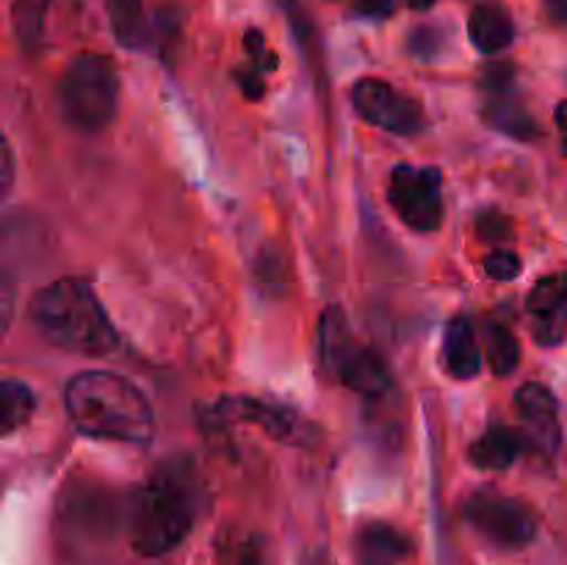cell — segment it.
I'll return each mask as SVG.
<instances>
[{"instance_id":"obj_1","label":"cell","mask_w":567,"mask_h":565,"mask_svg":"<svg viewBox=\"0 0 567 565\" xmlns=\"http://www.w3.org/2000/svg\"><path fill=\"white\" fill-rule=\"evenodd\" d=\"M205 485L197 469L183 458L161 463L133 496L131 543L142 557H164L181 546L197 524Z\"/></svg>"},{"instance_id":"obj_2","label":"cell","mask_w":567,"mask_h":565,"mask_svg":"<svg viewBox=\"0 0 567 565\" xmlns=\"http://www.w3.org/2000/svg\"><path fill=\"white\" fill-rule=\"evenodd\" d=\"M64 408L78 432L100 441L147 446L155 419L147 397L114 371H81L64 388Z\"/></svg>"},{"instance_id":"obj_3","label":"cell","mask_w":567,"mask_h":565,"mask_svg":"<svg viewBox=\"0 0 567 565\" xmlns=\"http://www.w3.org/2000/svg\"><path fill=\"white\" fill-rule=\"evenodd\" d=\"M31 319L44 338L66 352L103 358L116 352L120 336L83 277H61L31 299Z\"/></svg>"},{"instance_id":"obj_4","label":"cell","mask_w":567,"mask_h":565,"mask_svg":"<svg viewBox=\"0 0 567 565\" xmlns=\"http://www.w3.org/2000/svg\"><path fill=\"white\" fill-rule=\"evenodd\" d=\"M61 114L75 131L100 133L114 122L120 105V75L109 55L83 53L59 83Z\"/></svg>"},{"instance_id":"obj_5","label":"cell","mask_w":567,"mask_h":565,"mask_svg":"<svg viewBox=\"0 0 567 565\" xmlns=\"http://www.w3.org/2000/svg\"><path fill=\"white\" fill-rule=\"evenodd\" d=\"M321 363L338 377L347 388L363 393V397H382L391 391L393 380L385 360L371 349L358 347L347 332V319L338 308L327 310L321 321V341H319Z\"/></svg>"},{"instance_id":"obj_6","label":"cell","mask_w":567,"mask_h":565,"mask_svg":"<svg viewBox=\"0 0 567 565\" xmlns=\"http://www.w3.org/2000/svg\"><path fill=\"white\" fill-rule=\"evenodd\" d=\"M463 515L482 537L502 548H524L537 535L535 510L520 499L504 496V493H474L465 502Z\"/></svg>"},{"instance_id":"obj_7","label":"cell","mask_w":567,"mask_h":565,"mask_svg":"<svg viewBox=\"0 0 567 565\" xmlns=\"http://www.w3.org/2000/svg\"><path fill=\"white\" fill-rule=\"evenodd\" d=\"M388 199L408 227L419 233H432L443 222L441 172L435 166L399 164L391 172Z\"/></svg>"},{"instance_id":"obj_8","label":"cell","mask_w":567,"mask_h":565,"mask_svg":"<svg viewBox=\"0 0 567 565\" xmlns=\"http://www.w3.org/2000/svg\"><path fill=\"white\" fill-rule=\"evenodd\" d=\"M354 111L371 125L382 127L399 136H413L424 125V111L408 94L396 92L388 81L380 78H363L352 89Z\"/></svg>"},{"instance_id":"obj_9","label":"cell","mask_w":567,"mask_h":565,"mask_svg":"<svg viewBox=\"0 0 567 565\" xmlns=\"http://www.w3.org/2000/svg\"><path fill=\"white\" fill-rule=\"evenodd\" d=\"M526 308L537 319L535 336L537 341L551 347L559 343L567 332V275H546L535 282V288L526 297Z\"/></svg>"},{"instance_id":"obj_10","label":"cell","mask_w":567,"mask_h":565,"mask_svg":"<svg viewBox=\"0 0 567 565\" xmlns=\"http://www.w3.org/2000/svg\"><path fill=\"white\" fill-rule=\"evenodd\" d=\"M518 413L529 430L532 443L540 452L551 454L559 443V421H557V399L543 382H526L518 388Z\"/></svg>"},{"instance_id":"obj_11","label":"cell","mask_w":567,"mask_h":565,"mask_svg":"<svg viewBox=\"0 0 567 565\" xmlns=\"http://www.w3.org/2000/svg\"><path fill=\"white\" fill-rule=\"evenodd\" d=\"M210 415H214L219 424H227V421H247V424H258L260 430L280 438V441H291V438L297 435V419H293V413H288L286 408H277V404L260 402V399H249V397L221 399Z\"/></svg>"},{"instance_id":"obj_12","label":"cell","mask_w":567,"mask_h":565,"mask_svg":"<svg viewBox=\"0 0 567 565\" xmlns=\"http://www.w3.org/2000/svg\"><path fill=\"white\" fill-rule=\"evenodd\" d=\"M413 554V543L391 524H365L354 537L358 565H402Z\"/></svg>"},{"instance_id":"obj_13","label":"cell","mask_w":567,"mask_h":565,"mask_svg":"<svg viewBox=\"0 0 567 565\" xmlns=\"http://www.w3.org/2000/svg\"><path fill=\"white\" fill-rule=\"evenodd\" d=\"M468 37L480 53H502L515 42L513 14L498 3H480L468 17Z\"/></svg>"},{"instance_id":"obj_14","label":"cell","mask_w":567,"mask_h":565,"mask_svg":"<svg viewBox=\"0 0 567 565\" xmlns=\"http://www.w3.org/2000/svg\"><path fill=\"white\" fill-rule=\"evenodd\" d=\"M443 358H446V369L452 371L457 380H471L480 374L482 369V349L476 341L474 325L465 316L452 319L446 327V341H443Z\"/></svg>"},{"instance_id":"obj_15","label":"cell","mask_w":567,"mask_h":565,"mask_svg":"<svg viewBox=\"0 0 567 565\" xmlns=\"http://www.w3.org/2000/svg\"><path fill=\"white\" fill-rule=\"evenodd\" d=\"M485 120L491 122L496 131L507 133V136L513 138H520V142H529V138L540 136L537 120L520 105V100L513 97L509 89H504V92H491V97H487L485 103Z\"/></svg>"},{"instance_id":"obj_16","label":"cell","mask_w":567,"mask_h":565,"mask_svg":"<svg viewBox=\"0 0 567 565\" xmlns=\"http://www.w3.org/2000/svg\"><path fill=\"white\" fill-rule=\"evenodd\" d=\"M520 449H524V441H520L518 432H513L504 424H496L487 432H482L480 441L471 446V460H474L480 469L504 471L518 460Z\"/></svg>"},{"instance_id":"obj_17","label":"cell","mask_w":567,"mask_h":565,"mask_svg":"<svg viewBox=\"0 0 567 565\" xmlns=\"http://www.w3.org/2000/svg\"><path fill=\"white\" fill-rule=\"evenodd\" d=\"M105 11H109V22L114 28V37L125 48L138 50L147 44L150 39V20L144 0H105Z\"/></svg>"},{"instance_id":"obj_18","label":"cell","mask_w":567,"mask_h":565,"mask_svg":"<svg viewBox=\"0 0 567 565\" xmlns=\"http://www.w3.org/2000/svg\"><path fill=\"white\" fill-rule=\"evenodd\" d=\"M482 343H485L487 363H491V369L498 377H507L518 369L520 343L515 338V332H509L507 327L496 325V321H487L485 330H482Z\"/></svg>"},{"instance_id":"obj_19","label":"cell","mask_w":567,"mask_h":565,"mask_svg":"<svg viewBox=\"0 0 567 565\" xmlns=\"http://www.w3.org/2000/svg\"><path fill=\"white\" fill-rule=\"evenodd\" d=\"M50 0H14L11 3V28L20 48L33 50L42 42L44 22H48Z\"/></svg>"},{"instance_id":"obj_20","label":"cell","mask_w":567,"mask_h":565,"mask_svg":"<svg viewBox=\"0 0 567 565\" xmlns=\"http://www.w3.org/2000/svg\"><path fill=\"white\" fill-rule=\"evenodd\" d=\"M33 408H37V402H33L31 388L25 382L6 380L0 386V432L11 435L17 427H22L31 419Z\"/></svg>"},{"instance_id":"obj_21","label":"cell","mask_w":567,"mask_h":565,"mask_svg":"<svg viewBox=\"0 0 567 565\" xmlns=\"http://www.w3.org/2000/svg\"><path fill=\"white\" fill-rule=\"evenodd\" d=\"M485 271L493 280H515L520 275V258L509 249H496L485 258Z\"/></svg>"},{"instance_id":"obj_22","label":"cell","mask_w":567,"mask_h":565,"mask_svg":"<svg viewBox=\"0 0 567 565\" xmlns=\"http://www.w3.org/2000/svg\"><path fill=\"white\" fill-rule=\"evenodd\" d=\"M244 48H247V53H249V59H252V64H255V70L258 72H271V70H277V55L271 53V48L269 44H266V39L260 37V31H247V37H244Z\"/></svg>"},{"instance_id":"obj_23","label":"cell","mask_w":567,"mask_h":565,"mask_svg":"<svg viewBox=\"0 0 567 565\" xmlns=\"http://www.w3.org/2000/svg\"><path fill=\"white\" fill-rule=\"evenodd\" d=\"M437 48H441V33L432 25L415 28L413 37H410V50H413L419 59H432Z\"/></svg>"},{"instance_id":"obj_24","label":"cell","mask_w":567,"mask_h":565,"mask_svg":"<svg viewBox=\"0 0 567 565\" xmlns=\"http://www.w3.org/2000/svg\"><path fill=\"white\" fill-rule=\"evenodd\" d=\"M393 0H354V14L365 20H385L393 14Z\"/></svg>"},{"instance_id":"obj_25","label":"cell","mask_w":567,"mask_h":565,"mask_svg":"<svg viewBox=\"0 0 567 565\" xmlns=\"http://www.w3.org/2000/svg\"><path fill=\"white\" fill-rule=\"evenodd\" d=\"M480 227L487 242H502V236H507V225H504L502 216H482Z\"/></svg>"},{"instance_id":"obj_26","label":"cell","mask_w":567,"mask_h":565,"mask_svg":"<svg viewBox=\"0 0 567 565\" xmlns=\"http://www.w3.org/2000/svg\"><path fill=\"white\" fill-rule=\"evenodd\" d=\"M546 11L554 22L567 25V0H546Z\"/></svg>"},{"instance_id":"obj_27","label":"cell","mask_w":567,"mask_h":565,"mask_svg":"<svg viewBox=\"0 0 567 565\" xmlns=\"http://www.w3.org/2000/svg\"><path fill=\"white\" fill-rule=\"evenodd\" d=\"M11 177H14V155H11L9 142L3 144V192L9 194L11 188Z\"/></svg>"},{"instance_id":"obj_28","label":"cell","mask_w":567,"mask_h":565,"mask_svg":"<svg viewBox=\"0 0 567 565\" xmlns=\"http://www.w3.org/2000/svg\"><path fill=\"white\" fill-rule=\"evenodd\" d=\"M238 565H264V557H260L258 548H247V552H244V557H241V563H238Z\"/></svg>"},{"instance_id":"obj_29","label":"cell","mask_w":567,"mask_h":565,"mask_svg":"<svg viewBox=\"0 0 567 565\" xmlns=\"http://www.w3.org/2000/svg\"><path fill=\"white\" fill-rule=\"evenodd\" d=\"M557 125L563 127V136H567V100H563L557 109Z\"/></svg>"},{"instance_id":"obj_30","label":"cell","mask_w":567,"mask_h":565,"mask_svg":"<svg viewBox=\"0 0 567 565\" xmlns=\"http://www.w3.org/2000/svg\"><path fill=\"white\" fill-rule=\"evenodd\" d=\"M404 3H408L410 9H415V11H426V9H432L437 0H404Z\"/></svg>"},{"instance_id":"obj_31","label":"cell","mask_w":567,"mask_h":565,"mask_svg":"<svg viewBox=\"0 0 567 565\" xmlns=\"http://www.w3.org/2000/svg\"><path fill=\"white\" fill-rule=\"evenodd\" d=\"M563 147H565V155H567V136L563 138Z\"/></svg>"}]
</instances>
